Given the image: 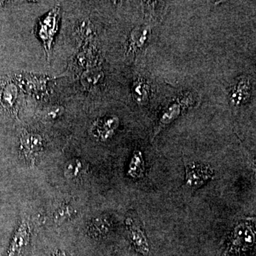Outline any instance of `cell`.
Masks as SVG:
<instances>
[{
	"label": "cell",
	"mask_w": 256,
	"mask_h": 256,
	"mask_svg": "<svg viewBox=\"0 0 256 256\" xmlns=\"http://www.w3.org/2000/svg\"><path fill=\"white\" fill-rule=\"evenodd\" d=\"M60 16V8L57 6L50 10L44 18H42L36 26V34L43 43L47 60L50 58L54 40L58 31Z\"/></svg>",
	"instance_id": "obj_1"
},
{
	"label": "cell",
	"mask_w": 256,
	"mask_h": 256,
	"mask_svg": "<svg viewBox=\"0 0 256 256\" xmlns=\"http://www.w3.org/2000/svg\"><path fill=\"white\" fill-rule=\"evenodd\" d=\"M255 244V230L252 224L242 222L234 229L227 248V254L246 252Z\"/></svg>",
	"instance_id": "obj_2"
},
{
	"label": "cell",
	"mask_w": 256,
	"mask_h": 256,
	"mask_svg": "<svg viewBox=\"0 0 256 256\" xmlns=\"http://www.w3.org/2000/svg\"><path fill=\"white\" fill-rule=\"evenodd\" d=\"M44 148V140L36 132L24 131L20 136V150L26 162L34 165Z\"/></svg>",
	"instance_id": "obj_3"
},
{
	"label": "cell",
	"mask_w": 256,
	"mask_h": 256,
	"mask_svg": "<svg viewBox=\"0 0 256 256\" xmlns=\"http://www.w3.org/2000/svg\"><path fill=\"white\" fill-rule=\"evenodd\" d=\"M214 170L208 164L193 162L186 166L185 185L190 190H197L212 178Z\"/></svg>",
	"instance_id": "obj_4"
},
{
	"label": "cell",
	"mask_w": 256,
	"mask_h": 256,
	"mask_svg": "<svg viewBox=\"0 0 256 256\" xmlns=\"http://www.w3.org/2000/svg\"><path fill=\"white\" fill-rule=\"evenodd\" d=\"M31 235L30 224L22 220L15 230L8 247L6 256H20L28 245Z\"/></svg>",
	"instance_id": "obj_5"
},
{
	"label": "cell",
	"mask_w": 256,
	"mask_h": 256,
	"mask_svg": "<svg viewBox=\"0 0 256 256\" xmlns=\"http://www.w3.org/2000/svg\"><path fill=\"white\" fill-rule=\"evenodd\" d=\"M118 124L119 120L116 116H108L94 122L90 130L94 138L105 142L114 136Z\"/></svg>",
	"instance_id": "obj_6"
},
{
	"label": "cell",
	"mask_w": 256,
	"mask_h": 256,
	"mask_svg": "<svg viewBox=\"0 0 256 256\" xmlns=\"http://www.w3.org/2000/svg\"><path fill=\"white\" fill-rule=\"evenodd\" d=\"M18 88L14 84L5 82L0 84V104L6 110H12L16 102Z\"/></svg>",
	"instance_id": "obj_7"
},
{
	"label": "cell",
	"mask_w": 256,
	"mask_h": 256,
	"mask_svg": "<svg viewBox=\"0 0 256 256\" xmlns=\"http://www.w3.org/2000/svg\"><path fill=\"white\" fill-rule=\"evenodd\" d=\"M129 236L137 252L144 256L149 254V244L140 227L133 226L129 224Z\"/></svg>",
	"instance_id": "obj_8"
},
{
	"label": "cell",
	"mask_w": 256,
	"mask_h": 256,
	"mask_svg": "<svg viewBox=\"0 0 256 256\" xmlns=\"http://www.w3.org/2000/svg\"><path fill=\"white\" fill-rule=\"evenodd\" d=\"M144 172H146V166H144L142 152L140 150H136L133 152L130 160L127 175L129 178L137 180L144 176Z\"/></svg>",
	"instance_id": "obj_9"
},
{
	"label": "cell",
	"mask_w": 256,
	"mask_h": 256,
	"mask_svg": "<svg viewBox=\"0 0 256 256\" xmlns=\"http://www.w3.org/2000/svg\"><path fill=\"white\" fill-rule=\"evenodd\" d=\"M181 112L182 106L178 102H174L170 105L162 114L158 126L154 130V136H156L162 129L171 124L175 119L178 118Z\"/></svg>",
	"instance_id": "obj_10"
},
{
	"label": "cell",
	"mask_w": 256,
	"mask_h": 256,
	"mask_svg": "<svg viewBox=\"0 0 256 256\" xmlns=\"http://www.w3.org/2000/svg\"><path fill=\"white\" fill-rule=\"evenodd\" d=\"M250 95V84L246 79L240 80L230 92V99L234 105L244 104Z\"/></svg>",
	"instance_id": "obj_11"
},
{
	"label": "cell",
	"mask_w": 256,
	"mask_h": 256,
	"mask_svg": "<svg viewBox=\"0 0 256 256\" xmlns=\"http://www.w3.org/2000/svg\"><path fill=\"white\" fill-rule=\"evenodd\" d=\"M104 77V72L100 68H89L82 74L80 84L84 88L88 90L98 85Z\"/></svg>",
	"instance_id": "obj_12"
},
{
	"label": "cell",
	"mask_w": 256,
	"mask_h": 256,
	"mask_svg": "<svg viewBox=\"0 0 256 256\" xmlns=\"http://www.w3.org/2000/svg\"><path fill=\"white\" fill-rule=\"evenodd\" d=\"M112 224L106 218H94L88 226V232L92 236L101 238L110 233Z\"/></svg>",
	"instance_id": "obj_13"
},
{
	"label": "cell",
	"mask_w": 256,
	"mask_h": 256,
	"mask_svg": "<svg viewBox=\"0 0 256 256\" xmlns=\"http://www.w3.org/2000/svg\"><path fill=\"white\" fill-rule=\"evenodd\" d=\"M149 28H138L131 32L129 40V50H140L144 46L146 40H148Z\"/></svg>",
	"instance_id": "obj_14"
},
{
	"label": "cell",
	"mask_w": 256,
	"mask_h": 256,
	"mask_svg": "<svg viewBox=\"0 0 256 256\" xmlns=\"http://www.w3.org/2000/svg\"><path fill=\"white\" fill-rule=\"evenodd\" d=\"M84 169V163L79 158H73L67 162L64 168V175L68 180H74L82 176Z\"/></svg>",
	"instance_id": "obj_15"
},
{
	"label": "cell",
	"mask_w": 256,
	"mask_h": 256,
	"mask_svg": "<svg viewBox=\"0 0 256 256\" xmlns=\"http://www.w3.org/2000/svg\"><path fill=\"white\" fill-rule=\"evenodd\" d=\"M76 210L73 206L68 204H63L54 212L53 220L56 224L65 223L73 216Z\"/></svg>",
	"instance_id": "obj_16"
},
{
	"label": "cell",
	"mask_w": 256,
	"mask_h": 256,
	"mask_svg": "<svg viewBox=\"0 0 256 256\" xmlns=\"http://www.w3.org/2000/svg\"><path fill=\"white\" fill-rule=\"evenodd\" d=\"M132 92L133 98L138 104H144L148 100V86L146 82L140 79H138L133 84Z\"/></svg>",
	"instance_id": "obj_17"
},
{
	"label": "cell",
	"mask_w": 256,
	"mask_h": 256,
	"mask_svg": "<svg viewBox=\"0 0 256 256\" xmlns=\"http://www.w3.org/2000/svg\"><path fill=\"white\" fill-rule=\"evenodd\" d=\"M21 82H23L24 87L26 88V90L30 92H35L41 90L42 88L44 87L46 80L44 79L38 78L36 77L28 76H24L22 77Z\"/></svg>",
	"instance_id": "obj_18"
},
{
	"label": "cell",
	"mask_w": 256,
	"mask_h": 256,
	"mask_svg": "<svg viewBox=\"0 0 256 256\" xmlns=\"http://www.w3.org/2000/svg\"><path fill=\"white\" fill-rule=\"evenodd\" d=\"M64 112H65V108L63 106H52L43 110V117L48 120H54L62 116Z\"/></svg>",
	"instance_id": "obj_19"
},
{
	"label": "cell",
	"mask_w": 256,
	"mask_h": 256,
	"mask_svg": "<svg viewBox=\"0 0 256 256\" xmlns=\"http://www.w3.org/2000/svg\"><path fill=\"white\" fill-rule=\"evenodd\" d=\"M50 256H70L68 254L62 250H56L52 252Z\"/></svg>",
	"instance_id": "obj_20"
}]
</instances>
